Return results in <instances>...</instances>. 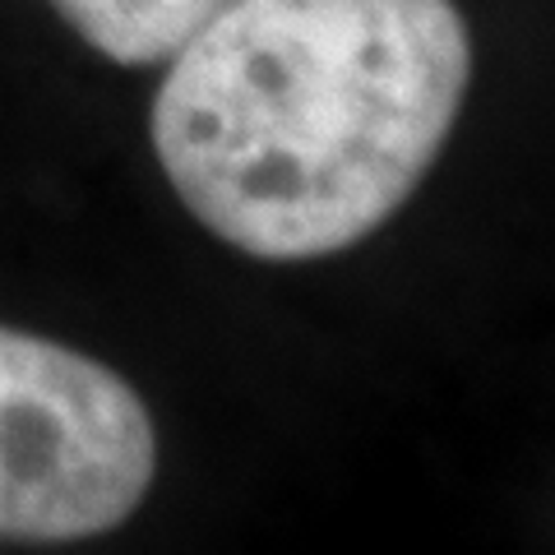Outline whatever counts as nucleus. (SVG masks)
<instances>
[{"label":"nucleus","instance_id":"nucleus-1","mask_svg":"<svg viewBox=\"0 0 555 555\" xmlns=\"http://www.w3.org/2000/svg\"><path fill=\"white\" fill-rule=\"evenodd\" d=\"M467 83L454 0H228L167 61L153 153L232 250L324 259L412 199Z\"/></svg>","mask_w":555,"mask_h":555},{"label":"nucleus","instance_id":"nucleus-2","mask_svg":"<svg viewBox=\"0 0 555 555\" xmlns=\"http://www.w3.org/2000/svg\"><path fill=\"white\" fill-rule=\"evenodd\" d=\"M153 477L158 426L130 379L0 324V537H102L144 505Z\"/></svg>","mask_w":555,"mask_h":555},{"label":"nucleus","instance_id":"nucleus-3","mask_svg":"<svg viewBox=\"0 0 555 555\" xmlns=\"http://www.w3.org/2000/svg\"><path fill=\"white\" fill-rule=\"evenodd\" d=\"M56 14L116 65H163L228 0H51Z\"/></svg>","mask_w":555,"mask_h":555}]
</instances>
